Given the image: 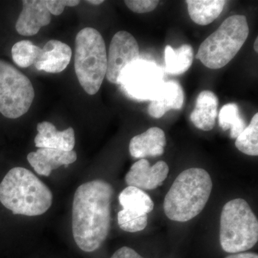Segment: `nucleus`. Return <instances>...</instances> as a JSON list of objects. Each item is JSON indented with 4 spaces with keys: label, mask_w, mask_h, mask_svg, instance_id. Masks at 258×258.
<instances>
[{
    "label": "nucleus",
    "mask_w": 258,
    "mask_h": 258,
    "mask_svg": "<svg viewBox=\"0 0 258 258\" xmlns=\"http://www.w3.org/2000/svg\"><path fill=\"white\" fill-rule=\"evenodd\" d=\"M244 15L229 17L201 44L196 58L210 69L225 67L238 53L249 35Z\"/></svg>",
    "instance_id": "nucleus-6"
},
{
    "label": "nucleus",
    "mask_w": 258,
    "mask_h": 258,
    "mask_svg": "<svg viewBox=\"0 0 258 258\" xmlns=\"http://www.w3.org/2000/svg\"><path fill=\"white\" fill-rule=\"evenodd\" d=\"M219 123L222 130L230 131L232 139H237L246 128L245 121L235 103H228L222 107L219 113Z\"/></svg>",
    "instance_id": "nucleus-21"
},
{
    "label": "nucleus",
    "mask_w": 258,
    "mask_h": 258,
    "mask_svg": "<svg viewBox=\"0 0 258 258\" xmlns=\"http://www.w3.org/2000/svg\"><path fill=\"white\" fill-rule=\"evenodd\" d=\"M35 98L31 81L13 64L0 60V113L18 118L29 111Z\"/></svg>",
    "instance_id": "nucleus-7"
},
{
    "label": "nucleus",
    "mask_w": 258,
    "mask_h": 258,
    "mask_svg": "<svg viewBox=\"0 0 258 258\" xmlns=\"http://www.w3.org/2000/svg\"><path fill=\"white\" fill-rule=\"evenodd\" d=\"M169 168L165 161H159L152 166L147 159L134 163L125 176L128 186L142 190H152L161 186L167 178Z\"/></svg>",
    "instance_id": "nucleus-10"
},
{
    "label": "nucleus",
    "mask_w": 258,
    "mask_h": 258,
    "mask_svg": "<svg viewBox=\"0 0 258 258\" xmlns=\"http://www.w3.org/2000/svg\"><path fill=\"white\" fill-rule=\"evenodd\" d=\"M23 10L16 23L17 32L23 36L36 35L40 29L51 22L45 0H25L23 1Z\"/></svg>",
    "instance_id": "nucleus-11"
},
{
    "label": "nucleus",
    "mask_w": 258,
    "mask_h": 258,
    "mask_svg": "<svg viewBox=\"0 0 258 258\" xmlns=\"http://www.w3.org/2000/svg\"><path fill=\"white\" fill-rule=\"evenodd\" d=\"M118 201L123 210L148 214L154 210V204L152 198L143 190L128 186L118 196Z\"/></svg>",
    "instance_id": "nucleus-20"
},
{
    "label": "nucleus",
    "mask_w": 258,
    "mask_h": 258,
    "mask_svg": "<svg viewBox=\"0 0 258 258\" xmlns=\"http://www.w3.org/2000/svg\"><path fill=\"white\" fill-rule=\"evenodd\" d=\"M164 71L157 64L139 59L124 70L119 85L129 98L152 101L164 85Z\"/></svg>",
    "instance_id": "nucleus-8"
},
{
    "label": "nucleus",
    "mask_w": 258,
    "mask_h": 258,
    "mask_svg": "<svg viewBox=\"0 0 258 258\" xmlns=\"http://www.w3.org/2000/svg\"><path fill=\"white\" fill-rule=\"evenodd\" d=\"M125 5L129 10L134 13L142 14V13H150L159 5L157 0H126L124 2Z\"/></svg>",
    "instance_id": "nucleus-25"
},
{
    "label": "nucleus",
    "mask_w": 258,
    "mask_h": 258,
    "mask_svg": "<svg viewBox=\"0 0 258 258\" xmlns=\"http://www.w3.org/2000/svg\"><path fill=\"white\" fill-rule=\"evenodd\" d=\"M257 45H258V38L257 37V38H256L255 42H254V51H255L256 52H258Z\"/></svg>",
    "instance_id": "nucleus-30"
},
{
    "label": "nucleus",
    "mask_w": 258,
    "mask_h": 258,
    "mask_svg": "<svg viewBox=\"0 0 258 258\" xmlns=\"http://www.w3.org/2000/svg\"><path fill=\"white\" fill-rule=\"evenodd\" d=\"M46 6L51 15H60L66 7H76L81 2L79 0H45Z\"/></svg>",
    "instance_id": "nucleus-26"
},
{
    "label": "nucleus",
    "mask_w": 258,
    "mask_h": 258,
    "mask_svg": "<svg viewBox=\"0 0 258 258\" xmlns=\"http://www.w3.org/2000/svg\"><path fill=\"white\" fill-rule=\"evenodd\" d=\"M41 52L42 48L27 40L17 42L12 48L13 60L19 67L23 69L35 64L38 60Z\"/></svg>",
    "instance_id": "nucleus-23"
},
{
    "label": "nucleus",
    "mask_w": 258,
    "mask_h": 258,
    "mask_svg": "<svg viewBox=\"0 0 258 258\" xmlns=\"http://www.w3.org/2000/svg\"><path fill=\"white\" fill-rule=\"evenodd\" d=\"M193 56L192 47L188 44H184L176 50L170 45H166L164 50L166 72L175 76L184 74L192 64Z\"/></svg>",
    "instance_id": "nucleus-19"
},
{
    "label": "nucleus",
    "mask_w": 258,
    "mask_h": 258,
    "mask_svg": "<svg viewBox=\"0 0 258 258\" xmlns=\"http://www.w3.org/2000/svg\"><path fill=\"white\" fill-rule=\"evenodd\" d=\"M225 258H258L257 254L253 252H241L227 256Z\"/></svg>",
    "instance_id": "nucleus-28"
},
{
    "label": "nucleus",
    "mask_w": 258,
    "mask_h": 258,
    "mask_svg": "<svg viewBox=\"0 0 258 258\" xmlns=\"http://www.w3.org/2000/svg\"><path fill=\"white\" fill-rule=\"evenodd\" d=\"M111 258H144L142 256L128 247H122L115 251Z\"/></svg>",
    "instance_id": "nucleus-27"
},
{
    "label": "nucleus",
    "mask_w": 258,
    "mask_h": 258,
    "mask_svg": "<svg viewBox=\"0 0 258 258\" xmlns=\"http://www.w3.org/2000/svg\"><path fill=\"white\" fill-rule=\"evenodd\" d=\"M75 71L81 87L88 95L98 92L107 71L106 44L99 32L85 28L77 34Z\"/></svg>",
    "instance_id": "nucleus-4"
},
{
    "label": "nucleus",
    "mask_w": 258,
    "mask_h": 258,
    "mask_svg": "<svg viewBox=\"0 0 258 258\" xmlns=\"http://www.w3.org/2000/svg\"><path fill=\"white\" fill-rule=\"evenodd\" d=\"M184 101V93L177 81L164 82L157 97L150 101L148 113L154 118H160L169 110H179Z\"/></svg>",
    "instance_id": "nucleus-16"
},
{
    "label": "nucleus",
    "mask_w": 258,
    "mask_h": 258,
    "mask_svg": "<svg viewBox=\"0 0 258 258\" xmlns=\"http://www.w3.org/2000/svg\"><path fill=\"white\" fill-rule=\"evenodd\" d=\"M166 144L164 131L158 127H152L132 139L129 144V152L135 159L160 157L164 153Z\"/></svg>",
    "instance_id": "nucleus-14"
},
{
    "label": "nucleus",
    "mask_w": 258,
    "mask_h": 258,
    "mask_svg": "<svg viewBox=\"0 0 258 258\" xmlns=\"http://www.w3.org/2000/svg\"><path fill=\"white\" fill-rule=\"evenodd\" d=\"M118 224L120 228L125 232H141L147 227L148 223L147 214H141L122 210L118 213Z\"/></svg>",
    "instance_id": "nucleus-24"
},
{
    "label": "nucleus",
    "mask_w": 258,
    "mask_h": 258,
    "mask_svg": "<svg viewBox=\"0 0 258 258\" xmlns=\"http://www.w3.org/2000/svg\"><path fill=\"white\" fill-rule=\"evenodd\" d=\"M113 188L101 179L81 184L73 203L72 230L81 250L92 252L101 247L111 228Z\"/></svg>",
    "instance_id": "nucleus-1"
},
{
    "label": "nucleus",
    "mask_w": 258,
    "mask_h": 258,
    "mask_svg": "<svg viewBox=\"0 0 258 258\" xmlns=\"http://www.w3.org/2000/svg\"><path fill=\"white\" fill-rule=\"evenodd\" d=\"M52 199L46 185L25 168H13L0 183V203L14 215H43L50 208Z\"/></svg>",
    "instance_id": "nucleus-2"
},
{
    "label": "nucleus",
    "mask_w": 258,
    "mask_h": 258,
    "mask_svg": "<svg viewBox=\"0 0 258 258\" xmlns=\"http://www.w3.org/2000/svg\"><path fill=\"white\" fill-rule=\"evenodd\" d=\"M235 147L246 155H258V113L252 117L249 124L237 137Z\"/></svg>",
    "instance_id": "nucleus-22"
},
{
    "label": "nucleus",
    "mask_w": 258,
    "mask_h": 258,
    "mask_svg": "<svg viewBox=\"0 0 258 258\" xmlns=\"http://www.w3.org/2000/svg\"><path fill=\"white\" fill-rule=\"evenodd\" d=\"M86 3L93 5H99L104 3V1L103 0H88V1H86Z\"/></svg>",
    "instance_id": "nucleus-29"
},
{
    "label": "nucleus",
    "mask_w": 258,
    "mask_h": 258,
    "mask_svg": "<svg viewBox=\"0 0 258 258\" xmlns=\"http://www.w3.org/2000/svg\"><path fill=\"white\" fill-rule=\"evenodd\" d=\"M35 144L39 149H58L64 152L74 150L76 144L74 129L70 127L64 131H57L55 125L48 121L39 123Z\"/></svg>",
    "instance_id": "nucleus-15"
},
{
    "label": "nucleus",
    "mask_w": 258,
    "mask_h": 258,
    "mask_svg": "<svg viewBox=\"0 0 258 258\" xmlns=\"http://www.w3.org/2000/svg\"><path fill=\"white\" fill-rule=\"evenodd\" d=\"M210 174L200 168H190L174 180L164 201L166 216L174 222L192 220L203 211L211 195Z\"/></svg>",
    "instance_id": "nucleus-3"
},
{
    "label": "nucleus",
    "mask_w": 258,
    "mask_h": 258,
    "mask_svg": "<svg viewBox=\"0 0 258 258\" xmlns=\"http://www.w3.org/2000/svg\"><path fill=\"white\" fill-rule=\"evenodd\" d=\"M139 55V44L135 37L128 32H116L107 55V80L113 84H119L124 70L138 60Z\"/></svg>",
    "instance_id": "nucleus-9"
},
{
    "label": "nucleus",
    "mask_w": 258,
    "mask_h": 258,
    "mask_svg": "<svg viewBox=\"0 0 258 258\" xmlns=\"http://www.w3.org/2000/svg\"><path fill=\"white\" fill-rule=\"evenodd\" d=\"M258 241V221L244 199L230 200L224 205L220 215V242L228 253L250 249Z\"/></svg>",
    "instance_id": "nucleus-5"
},
{
    "label": "nucleus",
    "mask_w": 258,
    "mask_h": 258,
    "mask_svg": "<svg viewBox=\"0 0 258 258\" xmlns=\"http://www.w3.org/2000/svg\"><path fill=\"white\" fill-rule=\"evenodd\" d=\"M77 160V154L74 150L64 152L58 149L42 148L28 155V161L39 175L48 176L54 169L66 167Z\"/></svg>",
    "instance_id": "nucleus-12"
},
{
    "label": "nucleus",
    "mask_w": 258,
    "mask_h": 258,
    "mask_svg": "<svg viewBox=\"0 0 258 258\" xmlns=\"http://www.w3.org/2000/svg\"><path fill=\"white\" fill-rule=\"evenodd\" d=\"M188 13L191 20L199 25H210L221 14L224 0H187Z\"/></svg>",
    "instance_id": "nucleus-18"
},
{
    "label": "nucleus",
    "mask_w": 258,
    "mask_h": 258,
    "mask_svg": "<svg viewBox=\"0 0 258 258\" xmlns=\"http://www.w3.org/2000/svg\"><path fill=\"white\" fill-rule=\"evenodd\" d=\"M218 106V98L215 93L208 90L202 91L190 115L195 126L204 132L212 130L216 123Z\"/></svg>",
    "instance_id": "nucleus-17"
},
{
    "label": "nucleus",
    "mask_w": 258,
    "mask_h": 258,
    "mask_svg": "<svg viewBox=\"0 0 258 258\" xmlns=\"http://www.w3.org/2000/svg\"><path fill=\"white\" fill-rule=\"evenodd\" d=\"M72 50L67 44L51 40L42 48L41 55L35 62V69L49 74H59L69 66Z\"/></svg>",
    "instance_id": "nucleus-13"
}]
</instances>
